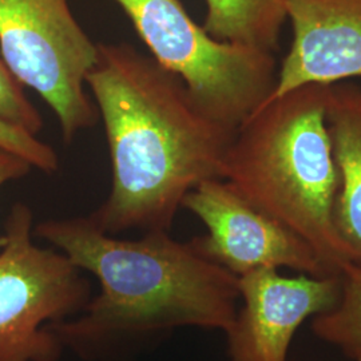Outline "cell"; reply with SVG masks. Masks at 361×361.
I'll return each mask as SVG.
<instances>
[{
  "label": "cell",
  "instance_id": "cell-11",
  "mask_svg": "<svg viewBox=\"0 0 361 361\" xmlns=\"http://www.w3.org/2000/svg\"><path fill=\"white\" fill-rule=\"evenodd\" d=\"M204 28L221 42L276 54L288 20L286 0H205Z\"/></svg>",
  "mask_w": 361,
  "mask_h": 361
},
{
  "label": "cell",
  "instance_id": "cell-16",
  "mask_svg": "<svg viewBox=\"0 0 361 361\" xmlns=\"http://www.w3.org/2000/svg\"><path fill=\"white\" fill-rule=\"evenodd\" d=\"M356 361H361V356H357V357H356Z\"/></svg>",
  "mask_w": 361,
  "mask_h": 361
},
{
  "label": "cell",
  "instance_id": "cell-1",
  "mask_svg": "<svg viewBox=\"0 0 361 361\" xmlns=\"http://www.w3.org/2000/svg\"><path fill=\"white\" fill-rule=\"evenodd\" d=\"M86 86L104 121L111 189L90 219L104 232H169L183 198L221 178L235 130L197 104L178 75L129 43H98Z\"/></svg>",
  "mask_w": 361,
  "mask_h": 361
},
{
  "label": "cell",
  "instance_id": "cell-14",
  "mask_svg": "<svg viewBox=\"0 0 361 361\" xmlns=\"http://www.w3.org/2000/svg\"><path fill=\"white\" fill-rule=\"evenodd\" d=\"M0 146L20 155L32 168L44 173H55L59 169V157L50 145L40 141L25 130L0 121Z\"/></svg>",
  "mask_w": 361,
  "mask_h": 361
},
{
  "label": "cell",
  "instance_id": "cell-10",
  "mask_svg": "<svg viewBox=\"0 0 361 361\" xmlns=\"http://www.w3.org/2000/svg\"><path fill=\"white\" fill-rule=\"evenodd\" d=\"M325 118L338 174L336 228L352 261L361 265V85H328Z\"/></svg>",
  "mask_w": 361,
  "mask_h": 361
},
{
  "label": "cell",
  "instance_id": "cell-6",
  "mask_svg": "<svg viewBox=\"0 0 361 361\" xmlns=\"http://www.w3.org/2000/svg\"><path fill=\"white\" fill-rule=\"evenodd\" d=\"M0 55L51 107L66 143L97 123L99 113L85 87L98 49L68 0H0Z\"/></svg>",
  "mask_w": 361,
  "mask_h": 361
},
{
  "label": "cell",
  "instance_id": "cell-13",
  "mask_svg": "<svg viewBox=\"0 0 361 361\" xmlns=\"http://www.w3.org/2000/svg\"><path fill=\"white\" fill-rule=\"evenodd\" d=\"M0 121L38 135L43 129V118L31 104L25 86L15 77L0 55Z\"/></svg>",
  "mask_w": 361,
  "mask_h": 361
},
{
  "label": "cell",
  "instance_id": "cell-12",
  "mask_svg": "<svg viewBox=\"0 0 361 361\" xmlns=\"http://www.w3.org/2000/svg\"><path fill=\"white\" fill-rule=\"evenodd\" d=\"M340 281L335 308L314 316L312 329L317 337L356 359L361 356V265H343Z\"/></svg>",
  "mask_w": 361,
  "mask_h": 361
},
{
  "label": "cell",
  "instance_id": "cell-3",
  "mask_svg": "<svg viewBox=\"0 0 361 361\" xmlns=\"http://www.w3.org/2000/svg\"><path fill=\"white\" fill-rule=\"evenodd\" d=\"M325 85L267 99L235 129L221 178L301 237L332 274L353 262L336 228L338 174Z\"/></svg>",
  "mask_w": 361,
  "mask_h": 361
},
{
  "label": "cell",
  "instance_id": "cell-7",
  "mask_svg": "<svg viewBox=\"0 0 361 361\" xmlns=\"http://www.w3.org/2000/svg\"><path fill=\"white\" fill-rule=\"evenodd\" d=\"M207 226L195 247L237 277L258 269H292L313 277L335 276L301 237L247 202L222 178L204 180L182 201Z\"/></svg>",
  "mask_w": 361,
  "mask_h": 361
},
{
  "label": "cell",
  "instance_id": "cell-8",
  "mask_svg": "<svg viewBox=\"0 0 361 361\" xmlns=\"http://www.w3.org/2000/svg\"><path fill=\"white\" fill-rule=\"evenodd\" d=\"M240 298L228 336V361H286L297 329L310 316L335 308L338 276L285 277L279 269H258L238 277Z\"/></svg>",
  "mask_w": 361,
  "mask_h": 361
},
{
  "label": "cell",
  "instance_id": "cell-9",
  "mask_svg": "<svg viewBox=\"0 0 361 361\" xmlns=\"http://www.w3.org/2000/svg\"><path fill=\"white\" fill-rule=\"evenodd\" d=\"M286 15L292 43L269 98L361 79V0H286Z\"/></svg>",
  "mask_w": 361,
  "mask_h": 361
},
{
  "label": "cell",
  "instance_id": "cell-15",
  "mask_svg": "<svg viewBox=\"0 0 361 361\" xmlns=\"http://www.w3.org/2000/svg\"><path fill=\"white\" fill-rule=\"evenodd\" d=\"M32 166L20 155L0 146V188L8 182L23 178Z\"/></svg>",
  "mask_w": 361,
  "mask_h": 361
},
{
  "label": "cell",
  "instance_id": "cell-5",
  "mask_svg": "<svg viewBox=\"0 0 361 361\" xmlns=\"http://www.w3.org/2000/svg\"><path fill=\"white\" fill-rule=\"evenodd\" d=\"M32 212L13 205L0 237V361H58L65 349L51 324L90 301V285L62 252L32 241Z\"/></svg>",
  "mask_w": 361,
  "mask_h": 361
},
{
  "label": "cell",
  "instance_id": "cell-2",
  "mask_svg": "<svg viewBox=\"0 0 361 361\" xmlns=\"http://www.w3.org/2000/svg\"><path fill=\"white\" fill-rule=\"evenodd\" d=\"M34 234L101 284V295L80 316L51 324L63 345L79 356L180 326L226 334L234 324L238 277L205 257L193 241L180 243L166 231L118 240L90 217L47 219Z\"/></svg>",
  "mask_w": 361,
  "mask_h": 361
},
{
  "label": "cell",
  "instance_id": "cell-4",
  "mask_svg": "<svg viewBox=\"0 0 361 361\" xmlns=\"http://www.w3.org/2000/svg\"><path fill=\"white\" fill-rule=\"evenodd\" d=\"M155 61L178 75L209 116L235 130L274 90L276 54L221 42L180 0H116Z\"/></svg>",
  "mask_w": 361,
  "mask_h": 361
}]
</instances>
